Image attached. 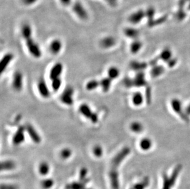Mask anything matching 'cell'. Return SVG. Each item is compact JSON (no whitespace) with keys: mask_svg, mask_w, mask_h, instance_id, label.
<instances>
[{"mask_svg":"<svg viewBox=\"0 0 190 189\" xmlns=\"http://www.w3.org/2000/svg\"><path fill=\"white\" fill-rule=\"evenodd\" d=\"M21 33L25 41L27 47L30 53L35 58H38L41 56V50L39 45L36 42L32 37V28L30 24L25 23L21 28Z\"/></svg>","mask_w":190,"mask_h":189,"instance_id":"obj_1","label":"cell"},{"mask_svg":"<svg viewBox=\"0 0 190 189\" xmlns=\"http://www.w3.org/2000/svg\"><path fill=\"white\" fill-rule=\"evenodd\" d=\"M130 152L131 149L129 147H125L122 148L112 159L110 170L117 171V167L120 165V164L124 160V158L130 154Z\"/></svg>","mask_w":190,"mask_h":189,"instance_id":"obj_2","label":"cell"},{"mask_svg":"<svg viewBox=\"0 0 190 189\" xmlns=\"http://www.w3.org/2000/svg\"><path fill=\"white\" fill-rule=\"evenodd\" d=\"M72 9L74 13L81 20H86L88 18V13L84 5L79 1H75L72 4Z\"/></svg>","mask_w":190,"mask_h":189,"instance_id":"obj_3","label":"cell"},{"mask_svg":"<svg viewBox=\"0 0 190 189\" xmlns=\"http://www.w3.org/2000/svg\"><path fill=\"white\" fill-rule=\"evenodd\" d=\"M79 111L83 116L89 119L92 123H95L98 122L99 120L98 115L96 113L92 112L90 106L87 104L86 103L82 104L79 107Z\"/></svg>","mask_w":190,"mask_h":189,"instance_id":"obj_4","label":"cell"},{"mask_svg":"<svg viewBox=\"0 0 190 189\" xmlns=\"http://www.w3.org/2000/svg\"><path fill=\"white\" fill-rule=\"evenodd\" d=\"M171 106L173 110L180 117V118L186 122H189V119L188 115L185 111H183L181 101L177 98H174L171 101Z\"/></svg>","mask_w":190,"mask_h":189,"instance_id":"obj_5","label":"cell"},{"mask_svg":"<svg viewBox=\"0 0 190 189\" xmlns=\"http://www.w3.org/2000/svg\"><path fill=\"white\" fill-rule=\"evenodd\" d=\"M73 89L72 87H67L60 96L61 101L67 106H72L74 102L73 98Z\"/></svg>","mask_w":190,"mask_h":189,"instance_id":"obj_6","label":"cell"},{"mask_svg":"<svg viewBox=\"0 0 190 189\" xmlns=\"http://www.w3.org/2000/svg\"><path fill=\"white\" fill-rule=\"evenodd\" d=\"M25 132H26L25 126H19L13 138V143L14 146H19L24 142Z\"/></svg>","mask_w":190,"mask_h":189,"instance_id":"obj_7","label":"cell"},{"mask_svg":"<svg viewBox=\"0 0 190 189\" xmlns=\"http://www.w3.org/2000/svg\"><path fill=\"white\" fill-rule=\"evenodd\" d=\"M145 17H146L145 11L142 10V9H139V10L132 13L129 16V17L128 18V20L130 23L136 25V24H138L140 22H141V21Z\"/></svg>","mask_w":190,"mask_h":189,"instance_id":"obj_8","label":"cell"},{"mask_svg":"<svg viewBox=\"0 0 190 189\" xmlns=\"http://www.w3.org/2000/svg\"><path fill=\"white\" fill-rule=\"evenodd\" d=\"M25 127L26 132L28 134L32 140L36 144L40 143L41 141V138L33 126L31 124L28 123L25 125Z\"/></svg>","mask_w":190,"mask_h":189,"instance_id":"obj_9","label":"cell"},{"mask_svg":"<svg viewBox=\"0 0 190 189\" xmlns=\"http://www.w3.org/2000/svg\"><path fill=\"white\" fill-rule=\"evenodd\" d=\"M132 87H144L147 85V82L145 80V73L143 71H139L136 75L134 79H132Z\"/></svg>","mask_w":190,"mask_h":189,"instance_id":"obj_10","label":"cell"},{"mask_svg":"<svg viewBox=\"0 0 190 189\" xmlns=\"http://www.w3.org/2000/svg\"><path fill=\"white\" fill-rule=\"evenodd\" d=\"M13 87L16 91H20L23 87V76L19 71H16L13 76Z\"/></svg>","mask_w":190,"mask_h":189,"instance_id":"obj_11","label":"cell"},{"mask_svg":"<svg viewBox=\"0 0 190 189\" xmlns=\"http://www.w3.org/2000/svg\"><path fill=\"white\" fill-rule=\"evenodd\" d=\"M38 90L41 96L47 98L50 96V91L44 79H41L38 83Z\"/></svg>","mask_w":190,"mask_h":189,"instance_id":"obj_12","label":"cell"},{"mask_svg":"<svg viewBox=\"0 0 190 189\" xmlns=\"http://www.w3.org/2000/svg\"><path fill=\"white\" fill-rule=\"evenodd\" d=\"M63 69V65L61 63H57L51 68L49 73L50 79L52 80L58 78H60Z\"/></svg>","mask_w":190,"mask_h":189,"instance_id":"obj_13","label":"cell"},{"mask_svg":"<svg viewBox=\"0 0 190 189\" xmlns=\"http://www.w3.org/2000/svg\"><path fill=\"white\" fill-rule=\"evenodd\" d=\"M14 59V55L11 53L5 54L0 62V73L2 74L9 66L10 63Z\"/></svg>","mask_w":190,"mask_h":189,"instance_id":"obj_14","label":"cell"},{"mask_svg":"<svg viewBox=\"0 0 190 189\" xmlns=\"http://www.w3.org/2000/svg\"><path fill=\"white\" fill-rule=\"evenodd\" d=\"M116 43L115 38L111 36H108L102 38L100 42V46L104 49H110L114 46Z\"/></svg>","mask_w":190,"mask_h":189,"instance_id":"obj_15","label":"cell"},{"mask_svg":"<svg viewBox=\"0 0 190 189\" xmlns=\"http://www.w3.org/2000/svg\"><path fill=\"white\" fill-rule=\"evenodd\" d=\"M109 177L112 189H119V175L117 171L110 170Z\"/></svg>","mask_w":190,"mask_h":189,"instance_id":"obj_16","label":"cell"},{"mask_svg":"<svg viewBox=\"0 0 190 189\" xmlns=\"http://www.w3.org/2000/svg\"><path fill=\"white\" fill-rule=\"evenodd\" d=\"M90 181V179L86 178L83 181L72 182L66 185V189H86V185Z\"/></svg>","mask_w":190,"mask_h":189,"instance_id":"obj_17","label":"cell"},{"mask_svg":"<svg viewBox=\"0 0 190 189\" xmlns=\"http://www.w3.org/2000/svg\"><path fill=\"white\" fill-rule=\"evenodd\" d=\"M49 48L52 53L57 54L60 52L62 48V43L60 39H55L50 42Z\"/></svg>","mask_w":190,"mask_h":189,"instance_id":"obj_18","label":"cell"},{"mask_svg":"<svg viewBox=\"0 0 190 189\" xmlns=\"http://www.w3.org/2000/svg\"><path fill=\"white\" fill-rule=\"evenodd\" d=\"M148 65L145 62H140L138 61H132L130 63V67L132 70L134 71H143L145 69L147 68Z\"/></svg>","mask_w":190,"mask_h":189,"instance_id":"obj_19","label":"cell"},{"mask_svg":"<svg viewBox=\"0 0 190 189\" xmlns=\"http://www.w3.org/2000/svg\"><path fill=\"white\" fill-rule=\"evenodd\" d=\"M124 33L127 37L133 39H137L140 35V31L139 30L131 27L125 28L124 30Z\"/></svg>","mask_w":190,"mask_h":189,"instance_id":"obj_20","label":"cell"},{"mask_svg":"<svg viewBox=\"0 0 190 189\" xmlns=\"http://www.w3.org/2000/svg\"><path fill=\"white\" fill-rule=\"evenodd\" d=\"M112 81L113 80L111 79L110 78L106 77V78H104L100 81V87L103 92L106 93L110 90V87L111 86Z\"/></svg>","mask_w":190,"mask_h":189,"instance_id":"obj_21","label":"cell"},{"mask_svg":"<svg viewBox=\"0 0 190 189\" xmlns=\"http://www.w3.org/2000/svg\"><path fill=\"white\" fill-rule=\"evenodd\" d=\"M172 51L169 48L167 47L165 48L159 55V58L166 62H167L169 60H170L172 58Z\"/></svg>","mask_w":190,"mask_h":189,"instance_id":"obj_22","label":"cell"},{"mask_svg":"<svg viewBox=\"0 0 190 189\" xmlns=\"http://www.w3.org/2000/svg\"><path fill=\"white\" fill-rule=\"evenodd\" d=\"M165 69L162 66H155L150 71V75L153 78H158L164 73Z\"/></svg>","mask_w":190,"mask_h":189,"instance_id":"obj_23","label":"cell"},{"mask_svg":"<svg viewBox=\"0 0 190 189\" xmlns=\"http://www.w3.org/2000/svg\"><path fill=\"white\" fill-rule=\"evenodd\" d=\"M15 168H16V164L12 160H6V161L2 162L1 163L2 171L13 170Z\"/></svg>","mask_w":190,"mask_h":189,"instance_id":"obj_24","label":"cell"},{"mask_svg":"<svg viewBox=\"0 0 190 189\" xmlns=\"http://www.w3.org/2000/svg\"><path fill=\"white\" fill-rule=\"evenodd\" d=\"M130 129L132 132L136 133H139L143 130V126L139 122H133L130 125Z\"/></svg>","mask_w":190,"mask_h":189,"instance_id":"obj_25","label":"cell"},{"mask_svg":"<svg viewBox=\"0 0 190 189\" xmlns=\"http://www.w3.org/2000/svg\"><path fill=\"white\" fill-rule=\"evenodd\" d=\"M142 47V42L137 39H135L134 41H133L132 42V44H131V52L132 53H137L139 52V50L141 49V48Z\"/></svg>","mask_w":190,"mask_h":189,"instance_id":"obj_26","label":"cell"},{"mask_svg":"<svg viewBox=\"0 0 190 189\" xmlns=\"http://www.w3.org/2000/svg\"><path fill=\"white\" fill-rule=\"evenodd\" d=\"M119 74V70L116 67H111L108 70V77L112 80H114L118 78Z\"/></svg>","mask_w":190,"mask_h":189,"instance_id":"obj_27","label":"cell"},{"mask_svg":"<svg viewBox=\"0 0 190 189\" xmlns=\"http://www.w3.org/2000/svg\"><path fill=\"white\" fill-rule=\"evenodd\" d=\"M156 11L155 9L153 7H149L145 11L146 17L148 19V25L150 24L154 20V17L155 16Z\"/></svg>","mask_w":190,"mask_h":189,"instance_id":"obj_28","label":"cell"},{"mask_svg":"<svg viewBox=\"0 0 190 189\" xmlns=\"http://www.w3.org/2000/svg\"><path fill=\"white\" fill-rule=\"evenodd\" d=\"M132 103L136 106H140L143 101V97L141 93L136 92L132 96Z\"/></svg>","mask_w":190,"mask_h":189,"instance_id":"obj_29","label":"cell"},{"mask_svg":"<svg viewBox=\"0 0 190 189\" xmlns=\"http://www.w3.org/2000/svg\"><path fill=\"white\" fill-rule=\"evenodd\" d=\"M140 146L143 151H148L152 146V141L150 138H145L140 141Z\"/></svg>","mask_w":190,"mask_h":189,"instance_id":"obj_30","label":"cell"},{"mask_svg":"<svg viewBox=\"0 0 190 189\" xmlns=\"http://www.w3.org/2000/svg\"><path fill=\"white\" fill-rule=\"evenodd\" d=\"M168 19V16L167 15H164L157 19H155L150 24L148 25L149 27H155L156 25H161L162 24H164V22H166V21Z\"/></svg>","mask_w":190,"mask_h":189,"instance_id":"obj_31","label":"cell"},{"mask_svg":"<svg viewBox=\"0 0 190 189\" xmlns=\"http://www.w3.org/2000/svg\"><path fill=\"white\" fill-rule=\"evenodd\" d=\"M99 86H100V81L97 80H91L86 84V88L88 90L92 91L96 89Z\"/></svg>","mask_w":190,"mask_h":189,"instance_id":"obj_32","label":"cell"},{"mask_svg":"<svg viewBox=\"0 0 190 189\" xmlns=\"http://www.w3.org/2000/svg\"><path fill=\"white\" fill-rule=\"evenodd\" d=\"M49 171V166L47 162H43L39 165V173L41 175H46Z\"/></svg>","mask_w":190,"mask_h":189,"instance_id":"obj_33","label":"cell"},{"mask_svg":"<svg viewBox=\"0 0 190 189\" xmlns=\"http://www.w3.org/2000/svg\"><path fill=\"white\" fill-rule=\"evenodd\" d=\"M52 89L57 92V90H59V89L60 88L61 85V80L60 78H56L55 79L52 80Z\"/></svg>","mask_w":190,"mask_h":189,"instance_id":"obj_34","label":"cell"},{"mask_svg":"<svg viewBox=\"0 0 190 189\" xmlns=\"http://www.w3.org/2000/svg\"><path fill=\"white\" fill-rule=\"evenodd\" d=\"M54 185V181L52 179H47L43 180L41 182V186L43 189H49L51 188Z\"/></svg>","mask_w":190,"mask_h":189,"instance_id":"obj_35","label":"cell"},{"mask_svg":"<svg viewBox=\"0 0 190 189\" xmlns=\"http://www.w3.org/2000/svg\"><path fill=\"white\" fill-rule=\"evenodd\" d=\"M186 16V14L184 12V9H178V10L177 11L175 15V17L178 21H182L185 19Z\"/></svg>","mask_w":190,"mask_h":189,"instance_id":"obj_36","label":"cell"},{"mask_svg":"<svg viewBox=\"0 0 190 189\" xmlns=\"http://www.w3.org/2000/svg\"><path fill=\"white\" fill-rule=\"evenodd\" d=\"M72 154V150L69 148H65L60 152V156L63 159H67L71 157Z\"/></svg>","mask_w":190,"mask_h":189,"instance_id":"obj_37","label":"cell"},{"mask_svg":"<svg viewBox=\"0 0 190 189\" xmlns=\"http://www.w3.org/2000/svg\"><path fill=\"white\" fill-rule=\"evenodd\" d=\"M103 151L102 147L99 145H97L93 148V154L97 157H102L103 155Z\"/></svg>","mask_w":190,"mask_h":189,"instance_id":"obj_38","label":"cell"},{"mask_svg":"<svg viewBox=\"0 0 190 189\" xmlns=\"http://www.w3.org/2000/svg\"><path fill=\"white\" fill-rule=\"evenodd\" d=\"M145 97H146L147 103L148 104H151V89L149 86H148L147 87V89H146Z\"/></svg>","mask_w":190,"mask_h":189,"instance_id":"obj_39","label":"cell"},{"mask_svg":"<svg viewBox=\"0 0 190 189\" xmlns=\"http://www.w3.org/2000/svg\"><path fill=\"white\" fill-rule=\"evenodd\" d=\"M148 180L147 179H145L143 182H141L140 184H137L135 185L131 189H143L147 185H148Z\"/></svg>","mask_w":190,"mask_h":189,"instance_id":"obj_40","label":"cell"},{"mask_svg":"<svg viewBox=\"0 0 190 189\" xmlns=\"http://www.w3.org/2000/svg\"><path fill=\"white\" fill-rule=\"evenodd\" d=\"M87 173H88V169H86V168H82L80 173V177H79L80 181H83L86 179Z\"/></svg>","mask_w":190,"mask_h":189,"instance_id":"obj_41","label":"cell"},{"mask_svg":"<svg viewBox=\"0 0 190 189\" xmlns=\"http://www.w3.org/2000/svg\"><path fill=\"white\" fill-rule=\"evenodd\" d=\"M167 63V65H168L169 67L172 68V67H173L177 64V59L175 58H172L170 60H169Z\"/></svg>","mask_w":190,"mask_h":189,"instance_id":"obj_42","label":"cell"},{"mask_svg":"<svg viewBox=\"0 0 190 189\" xmlns=\"http://www.w3.org/2000/svg\"><path fill=\"white\" fill-rule=\"evenodd\" d=\"M22 3L26 6H31L37 2L38 0H21Z\"/></svg>","mask_w":190,"mask_h":189,"instance_id":"obj_43","label":"cell"},{"mask_svg":"<svg viewBox=\"0 0 190 189\" xmlns=\"http://www.w3.org/2000/svg\"><path fill=\"white\" fill-rule=\"evenodd\" d=\"M1 189H17L15 185L9 184H2Z\"/></svg>","mask_w":190,"mask_h":189,"instance_id":"obj_44","label":"cell"},{"mask_svg":"<svg viewBox=\"0 0 190 189\" xmlns=\"http://www.w3.org/2000/svg\"><path fill=\"white\" fill-rule=\"evenodd\" d=\"M159 59H160V58H159V56H157V57H156V58H153V60H151L150 61V63H149L150 65L151 66V67H155V66H156V65H157V64H158V61H159Z\"/></svg>","mask_w":190,"mask_h":189,"instance_id":"obj_45","label":"cell"},{"mask_svg":"<svg viewBox=\"0 0 190 189\" xmlns=\"http://www.w3.org/2000/svg\"><path fill=\"white\" fill-rule=\"evenodd\" d=\"M60 2L63 6H69L70 5H72L73 0H60Z\"/></svg>","mask_w":190,"mask_h":189,"instance_id":"obj_46","label":"cell"},{"mask_svg":"<svg viewBox=\"0 0 190 189\" xmlns=\"http://www.w3.org/2000/svg\"><path fill=\"white\" fill-rule=\"evenodd\" d=\"M186 3L187 2L186 1V0H179L178 2V9H184V7Z\"/></svg>","mask_w":190,"mask_h":189,"instance_id":"obj_47","label":"cell"},{"mask_svg":"<svg viewBox=\"0 0 190 189\" xmlns=\"http://www.w3.org/2000/svg\"><path fill=\"white\" fill-rule=\"evenodd\" d=\"M106 2L111 6L114 7L117 5V0H106Z\"/></svg>","mask_w":190,"mask_h":189,"instance_id":"obj_48","label":"cell"},{"mask_svg":"<svg viewBox=\"0 0 190 189\" xmlns=\"http://www.w3.org/2000/svg\"><path fill=\"white\" fill-rule=\"evenodd\" d=\"M184 111H185L186 114L188 116L190 115V104L186 107Z\"/></svg>","mask_w":190,"mask_h":189,"instance_id":"obj_49","label":"cell"},{"mask_svg":"<svg viewBox=\"0 0 190 189\" xmlns=\"http://www.w3.org/2000/svg\"><path fill=\"white\" fill-rule=\"evenodd\" d=\"M187 9H188V11H190V2H189V4H188V5Z\"/></svg>","mask_w":190,"mask_h":189,"instance_id":"obj_50","label":"cell"},{"mask_svg":"<svg viewBox=\"0 0 190 189\" xmlns=\"http://www.w3.org/2000/svg\"><path fill=\"white\" fill-rule=\"evenodd\" d=\"M186 1L187 2H190V0H186Z\"/></svg>","mask_w":190,"mask_h":189,"instance_id":"obj_51","label":"cell"},{"mask_svg":"<svg viewBox=\"0 0 190 189\" xmlns=\"http://www.w3.org/2000/svg\"><path fill=\"white\" fill-rule=\"evenodd\" d=\"M89 189H92V188H89Z\"/></svg>","mask_w":190,"mask_h":189,"instance_id":"obj_52","label":"cell"}]
</instances>
